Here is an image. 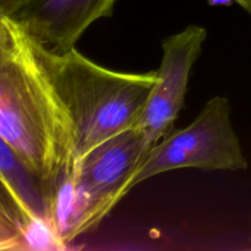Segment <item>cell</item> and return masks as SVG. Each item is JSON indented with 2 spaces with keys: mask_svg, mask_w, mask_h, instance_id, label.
Wrapping results in <instances>:
<instances>
[{
  "mask_svg": "<svg viewBox=\"0 0 251 251\" xmlns=\"http://www.w3.org/2000/svg\"><path fill=\"white\" fill-rule=\"evenodd\" d=\"M207 29L189 25L162 42L157 80L136 126L153 147L174 130L188 92L191 69L200 56Z\"/></svg>",
  "mask_w": 251,
  "mask_h": 251,
  "instance_id": "obj_5",
  "label": "cell"
},
{
  "mask_svg": "<svg viewBox=\"0 0 251 251\" xmlns=\"http://www.w3.org/2000/svg\"><path fill=\"white\" fill-rule=\"evenodd\" d=\"M117 0H7L0 15L10 17L46 50L65 53L88 27L110 17Z\"/></svg>",
  "mask_w": 251,
  "mask_h": 251,
  "instance_id": "obj_6",
  "label": "cell"
},
{
  "mask_svg": "<svg viewBox=\"0 0 251 251\" xmlns=\"http://www.w3.org/2000/svg\"><path fill=\"white\" fill-rule=\"evenodd\" d=\"M0 139L39 176L49 199L77 162L75 129L33 39L0 15Z\"/></svg>",
  "mask_w": 251,
  "mask_h": 251,
  "instance_id": "obj_1",
  "label": "cell"
},
{
  "mask_svg": "<svg viewBox=\"0 0 251 251\" xmlns=\"http://www.w3.org/2000/svg\"><path fill=\"white\" fill-rule=\"evenodd\" d=\"M68 245L60 239L49 221L29 215L1 195L0 199V250H65Z\"/></svg>",
  "mask_w": 251,
  "mask_h": 251,
  "instance_id": "obj_7",
  "label": "cell"
},
{
  "mask_svg": "<svg viewBox=\"0 0 251 251\" xmlns=\"http://www.w3.org/2000/svg\"><path fill=\"white\" fill-rule=\"evenodd\" d=\"M36 46L70 113L77 158L109 137L136 126L158 80L157 71H114L76 48L51 53Z\"/></svg>",
  "mask_w": 251,
  "mask_h": 251,
  "instance_id": "obj_2",
  "label": "cell"
},
{
  "mask_svg": "<svg viewBox=\"0 0 251 251\" xmlns=\"http://www.w3.org/2000/svg\"><path fill=\"white\" fill-rule=\"evenodd\" d=\"M0 178L2 196L29 215L53 223L50 199L43 183L4 141L0 142Z\"/></svg>",
  "mask_w": 251,
  "mask_h": 251,
  "instance_id": "obj_8",
  "label": "cell"
},
{
  "mask_svg": "<svg viewBox=\"0 0 251 251\" xmlns=\"http://www.w3.org/2000/svg\"><path fill=\"white\" fill-rule=\"evenodd\" d=\"M150 146L137 126L103 141L77 159L54 190L51 218L65 243L95 228L134 188Z\"/></svg>",
  "mask_w": 251,
  "mask_h": 251,
  "instance_id": "obj_3",
  "label": "cell"
},
{
  "mask_svg": "<svg viewBox=\"0 0 251 251\" xmlns=\"http://www.w3.org/2000/svg\"><path fill=\"white\" fill-rule=\"evenodd\" d=\"M249 163L230 122V104L225 96L211 98L198 117L150 150L132 185L180 168L245 171Z\"/></svg>",
  "mask_w": 251,
  "mask_h": 251,
  "instance_id": "obj_4",
  "label": "cell"
},
{
  "mask_svg": "<svg viewBox=\"0 0 251 251\" xmlns=\"http://www.w3.org/2000/svg\"><path fill=\"white\" fill-rule=\"evenodd\" d=\"M5 1H7V0H0V4H1V2H5Z\"/></svg>",
  "mask_w": 251,
  "mask_h": 251,
  "instance_id": "obj_10",
  "label": "cell"
},
{
  "mask_svg": "<svg viewBox=\"0 0 251 251\" xmlns=\"http://www.w3.org/2000/svg\"><path fill=\"white\" fill-rule=\"evenodd\" d=\"M233 1L237 2L242 9H244L251 16V0H233Z\"/></svg>",
  "mask_w": 251,
  "mask_h": 251,
  "instance_id": "obj_9",
  "label": "cell"
}]
</instances>
